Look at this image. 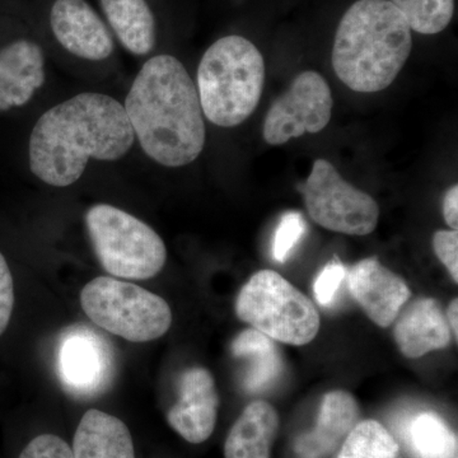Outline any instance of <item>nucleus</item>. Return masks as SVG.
Segmentation results:
<instances>
[{"label":"nucleus","mask_w":458,"mask_h":458,"mask_svg":"<svg viewBox=\"0 0 458 458\" xmlns=\"http://www.w3.org/2000/svg\"><path fill=\"white\" fill-rule=\"evenodd\" d=\"M135 141L125 108L104 93L84 92L42 114L29 143L30 170L55 188L73 185L90 159L123 158Z\"/></svg>","instance_id":"nucleus-1"},{"label":"nucleus","mask_w":458,"mask_h":458,"mask_svg":"<svg viewBox=\"0 0 458 458\" xmlns=\"http://www.w3.org/2000/svg\"><path fill=\"white\" fill-rule=\"evenodd\" d=\"M123 108L141 149L157 164L183 167L203 152L207 131L197 86L177 57L148 59Z\"/></svg>","instance_id":"nucleus-2"},{"label":"nucleus","mask_w":458,"mask_h":458,"mask_svg":"<svg viewBox=\"0 0 458 458\" xmlns=\"http://www.w3.org/2000/svg\"><path fill=\"white\" fill-rule=\"evenodd\" d=\"M411 49V29L393 3L358 0L340 21L331 63L348 89L375 93L394 83Z\"/></svg>","instance_id":"nucleus-3"},{"label":"nucleus","mask_w":458,"mask_h":458,"mask_svg":"<svg viewBox=\"0 0 458 458\" xmlns=\"http://www.w3.org/2000/svg\"><path fill=\"white\" fill-rule=\"evenodd\" d=\"M265 83V62L251 41L225 36L205 51L198 68V95L204 116L214 125L234 128L258 107Z\"/></svg>","instance_id":"nucleus-4"},{"label":"nucleus","mask_w":458,"mask_h":458,"mask_svg":"<svg viewBox=\"0 0 458 458\" xmlns=\"http://www.w3.org/2000/svg\"><path fill=\"white\" fill-rule=\"evenodd\" d=\"M90 242L99 264L116 278L147 280L164 269L167 249L155 229L110 204L86 213Z\"/></svg>","instance_id":"nucleus-5"},{"label":"nucleus","mask_w":458,"mask_h":458,"mask_svg":"<svg viewBox=\"0 0 458 458\" xmlns=\"http://www.w3.org/2000/svg\"><path fill=\"white\" fill-rule=\"evenodd\" d=\"M237 318L255 330L289 345H306L319 331L312 301L273 270L254 274L236 300Z\"/></svg>","instance_id":"nucleus-6"},{"label":"nucleus","mask_w":458,"mask_h":458,"mask_svg":"<svg viewBox=\"0 0 458 458\" xmlns=\"http://www.w3.org/2000/svg\"><path fill=\"white\" fill-rule=\"evenodd\" d=\"M81 304L93 324L131 343L159 339L172 325V311L164 298L110 276L84 285Z\"/></svg>","instance_id":"nucleus-7"},{"label":"nucleus","mask_w":458,"mask_h":458,"mask_svg":"<svg viewBox=\"0 0 458 458\" xmlns=\"http://www.w3.org/2000/svg\"><path fill=\"white\" fill-rule=\"evenodd\" d=\"M300 191L313 222L327 231L367 236L378 225L379 207L375 199L344 180L327 159H316Z\"/></svg>","instance_id":"nucleus-8"},{"label":"nucleus","mask_w":458,"mask_h":458,"mask_svg":"<svg viewBox=\"0 0 458 458\" xmlns=\"http://www.w3.org/2000/svg\"><path fill=\"white\" fill-rule=\"evenodd\" d=\"M333 106L327 80L318 72H303L271 105L262 129L264 140L270 146H282L304 134H318L330 123Z\"/></svg>","instance_id":"nucleus-9"},{"label":"nucleus","mask_w":458,"mask_h":458,"mask_svg":"<svg viewBox=\"0 0 458 458\" xmlns=\"http://www.w3.org/2000/svg\"><path fill=\"white\" fill-rule=\"evenodd\" d=\"M111 345L98 331L78 325L65 331L57 351V373L68 393L89 397L104 393L113 381Z\"/></svg>","instance_id":"nucleus-10"},{"label":"nucleus","mask_w":458,"mask_h":458,"mask_svg":"<svg viewBox=\"0 0 458 458\" xmlns=\"http://www.w3.org/2000/svg\"><path fill=\"white\" fill-rule=\"evenodd\" d=\"M42 16L51 38L65 53L89 62L113 56V32L89 0H47Z\"/></svg>","instance_id":"nucleus-11"},{"label":"nucleus","mask_w":458,"mask_h":458,"mask_svg":"<svg viewBox=\"0 0 458 458\" xmlns=\"http://www.w3.org/2000/svg\"><path fill=\"white\" fill-rule=\"evenodd\" d=\"M346 276L355 302L379 327H391L411 298L405 280L384 267L377 258L357 262Z\"/></svg>","instance_id":"nucleus-12"},{"label":"nucleus","mask_w":458,"mask_h":458,"mask_svg":"<svg viewBox=\"0 0 458 458\" xmlns=\"http://www.w3.org/2000/svg\"><path fill=\"white\" fill-rule=\"evenodd\" d=\"M179 401L167 414L172 429L199 445L212 436L218 418L219 396L212 373L192 367L181 375Z\"/></svg>","instance_id":"nucleus-13"},{"label":"nucleus","mask_w":458,"mask_h":458,"mask_svg":"<svg viewBox=\"0 0 458 458\" xmlns=\"http://www.w3.org/2000/svg\"><path fill=\"white\" fill-rule=\"evenodd\" d=\"M47 59L40 42L16 36L0 47V111L29 104L44 86Z\"/></svg>","instance_id":"nucleus-14"},{"label":"nucleus","mask_w":458,"mask_h":458,"mask_svg":"<svg viewBox=\"0 0 458 458\" xmlns=\"http://www.w3.org/2000/svg\"><path fill=\"white\" fill-rule=\"evenodd\" d=\"M394 339L410 360L441 351L451 344L452 333L441 304L433 298H418L403 306L394 321Z\"/></svg>","instance_id":"nucleus-15"},{"label":"nucleus","mask_w":458,"mask_h":458,"mask_svg":"<svg viewBox=\"0 0 458 458\" xmlns=\"http://www.w3.org/2000/svg\"><path fill=\"white\" fill-rule=\"evenodd\" d=\"M360 418V405L352 394L335 390L325 394L316 427L295 439L298 458H327L343 445Z\"/></svg>","instance_id":"nucleus-16"},{"label":"nucleus","mask_w":458,"mask_h":458,"mask_svg":"<svg viewBox=\"0 0 458 458\" xmlns=\"http://www.w3.org/2000/svg\"><path fill=\"white\" fill-rule=\"evenodd\" d=\"M98 5L123 49L135 56H146L156 49L158 20L150 0H98Z\"/></svg>","instance_id":"nucleus-17"},{"label":"nucleus","mask_w":458,"mask_h":458,"mask_svg":"<svg viewBox=\"0 0 458 458\" xmlns=\"http://www.w3.org/2000/svg\"><path fill=\"white\" fill-rule=\"evenodd\" d=\"M72 451L74 458H135L128 427L119 418L96 409L83 415Z\"/></svg>","instance_id":"nucleus-18"},{"label":"nucleus","mask_w":458,"mask_h":458,"mask_svg":"<svg viewBox=\"0 0 458 458\" xmlns=\"http://www.w3.org/2000/svg\"><path fill=\"white\" fill-rule=\"evenodd\" d=\"M279 430L276 410L264 400L247 405L225 445V458H270Z\"/></svg>","instance_id":"nucleus-19"},{"label":"nucleus","mask_w":458,"mask_h":458,"mask_svg":"<svg viewBox=\"0 0 458 458\" xmlns=\"http://www.w3.org/2000/svg\"><path fill=\"white\" fill-rule=\"evenodd\" d=\"M234 357L250 361L245 386L251 393L269 387L282 372V358L273 339L255 328L242 331L232 343Z\"/></svg>","instance_id":"nucleus-20"},{"label":"nucleus","mask_w":458,"mask_h":458,"mask_svg":"<svg viewBox=\"0 0 458 458\" xmlns=\"http://www.w3.org/2000/svg\"><path fill=\"white\" fill-rule=\"evenodd\" d=\"M403 437L414 458L457 456V436L437 412L420 411L410 418Z\"/></svg>","instance_id":"nucleus-21"},{"label":"nucleus","mask_w":458,"mask_h":458,"mask_svg":"<svg viewBox=\"0 0 458 458\" xmlns=\"http://www.w3.org/2000/svg\"><path fill=\"white\" fill-rule=\"evenodd\" d=\"M400 445L377 420L360 421L343 442L337 458H397Z\"/></svg>","instance_id":"nucleus-22"},{"label":"nucleus","mask_w":458,"mask_h":458,"mask_svg":"<svg viewBox=\"0 0 458 458\" xmlns=\"http://www.w3.org/2000/svg\"><path fill=\"white\" fill-rule=\"evenodd\" d=\"M399 9L410 29L423 35H436L450 25L454 0H390Z\"/></svg>","instance_id":"nucleus-23"},{"label":"nucleus","mask_w":458,"mask_h":458,"mask_svg":"<svg viewBox=\"0 0 458 458\" xmlns=\"http://www.w3.org/2000/svg\"><path fill=\"white\" fill-rule=\"evenodd\" d=\"M307 232L306 221L300 212L283 214L273 241V258L285 262Z\"/></svg>","instance_id":"nucleus-24"},{"label":"nucleus","mask_w":458,"mask_h":458,"mask_svg":"<svg viewBox=\"0 0 458 458\" xmlns=\"http://www.w3.org/2000/svg\"><path fill=\"white\" fill-rule=\"evenodd\" d=\"M346 276V267L342 261L327 262L324 269L319 271L313 284V293L321 306L327 307L335 300L337 291Z\"/></svg>","instance_id":"nucleus-25"},{"label":"nucleus","mask_w":458,"mask_h":458,"mask_svg":"<svg viewBox=\"0 0 458 458\" xmlns=\"http://www.w3.org/2000/svg\"><path fill=\"white\" fill-rule=\"evenodd\" d=\"M20 458H74L73 451L68 443L54 434H42L36 437L25 450L21 452Z\"/></svg>","instance_id":"nucleus-26"},{"label":"nucleus","mask_w":458,"mask_h":458,"mask_svg":"<svg viewBox=\"0 0 458 458\" xmlns=\"http://www.w3.org/2000/svg\"><path fill=\"white\" fill-rule=\"evenodd\" d=\"M433 250L445 265L454 283H458V233L457 231H438L433 236Z\"/></svg>","instance_id":"nucleus-27"},{"label":"nucleus","mask_w":458,"mask_h":458,"mask_svg":"<svg viewBox=\"0 0 458 458\" xmlns=\"http://www.w3.org/2000/svg\"><path fill=\"white\" fill-rule=\"evenodd\" d=\"M14 307L13 276L8 262L0 252V336L7 330Z\"/></svg>","instance_id":"nucleus-28"},{"label":"nucleus","mask_w":458,"mask_h":458,"mask_svg":"<svg viewBox=\"0 0 458 458\" xmlns=\"http://www.w3.org/2000/svg\"><path fill=\"white\" fill-rule=\"evenodd\" d=\"M443 216L451 229L458 228V186L454 185L443 198Z\"/></svg>","instance_id":"nucleus-29"},{"label":"nucleus","mask_w":458,"mask_h":458,"mask_svg":"<svg viewBox=\"0 0 458 458\" xmlns=\"http://www.w3.org/2000/svg\"><path fill=\"white\" fill-rule=\"evenodd\" d=\"M457 316H458V300L457 298H454V301L450 303V306H448L447 310V322L448 327L451 328L452 336L454 337V340L458 339V322H457Z\"/></svg>","instance_id":"nucleus-30"},{"label":"nucleus","mask_w":458,"mask_h":458,"mask_svg":"<svg viewBox=\"0 0 458 458\" xmlns=\"http://www.w3.org/2000/svg\"><path fill=\"white\" fill-rule=\"evenodd\" d=\"M454 458H457V456H456V457H454Z\"/></svg>","instance_id":"nucleus-31"}]
</instances>
